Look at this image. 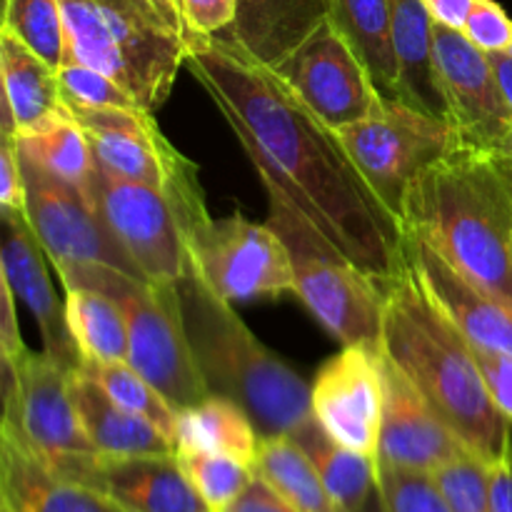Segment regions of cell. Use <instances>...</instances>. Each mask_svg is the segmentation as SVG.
<instances>
[{
    "mask_svg": "<svg viewBox=\"0 0 512 512\" xmlns=\"http://www.w3.org/2000/svg\"><path fill=\"white\" fill-rule=\"evenodd\" d=\"M260 433L233 400L210 395L203 403L178 410L175 453H218L255 465Z\"/></svg>",
    "mask_w": 512,
    "mask_h": 512,
    "instance_id": "cell-26",
    "label": "cell"
},
{
    "mask_svg": "<svg viewBox=\"0 0 512 512\" xmlns=\"http://www.w3.org/2000/svg\"><path fill=\"white\" fill-rule=\"evenodd\" d=\"M383 353L380 343L343 345L320 365L310 385L313 418L345 448L378 460L383 423Z\"/></svg>",
    "mask_w": 512,
    "mask_h": 512,
    "instance_id": "cell-16",
    "label": "cell"
},
{
    "mask_svg": "<svg viewBox=\"0 0 512 512\" xmlns=\"http://www.w3.org/2000/svg\"><path fill=\"white\" fill-rule=\"evenodd\" d=\"M65 290L85 288L118 300L128 320V363L178 413L210 398L193 358L178 283H148L98 263H63Z\"/></svg>",
    "mask_w": 512,
    "mask_h": 512,
    "instance_id": "cell-6",
    "label": "cell"
},
{
    "mask_svg": "<svg viewBox=\"0 0 512 512\" xmlns=\"http://www.w3.org/2000/svg\"><path fill=\"white\" fill-rule=\"evenodd\" d=\"M168 3H170V5H173V8H175V10H178V13H180V0H168ZM180 18H183V13H180Z\"/></svg>",
    "mask_w": 512,
    "mask_h": 512,
    "instance_id": "cell-48",
    "label": "cell"
},
{
    "mask_svg": "<svg viewBox=\"0 0 512 512\" xmlns=\"http://www.w3.org/2000/svg\"><path fill=\"white\" fill-rule=\"evenodd\" d=\"M15 140H18V148L35 163L85 190L93 175L95 155L83 125L70 115V110L53 115L33 128L18 130Z\"/></svg>",
    "mask_w": 512,
    "mask_h": 512,
    "instance_id": "cell-31",
    "label": "cell"
},
{
    "mask_svg": "<svg viewBox=\"0 0 512 512\" xmlns=\"http://www.w3.org/2000/svg\"><path fill=\"white\" fill-rule=\"evenodd\" d=\"M345 153L400 228L413 180L458 140L448 120L405 100L383 98L368 118L338 130Z\"/></svg>",
    "mask_w": 512,
    "mask_h": 512,
    "instance_id": "cell-8",
    "label": "cell"
},
{
    "mask_svg": "<svg viewBox=\"0 0 512 512\" xmlns=\"http://www.w3.org/2000/svg\"><path fill=\"white\" fill-rule=\"evenodd\" d=\"M435 73L448 123L463 143L512 155V105L490 55L463 30L433 23Z\"/></svg>",
    "mask_w": 512,
    "mask_h": 512,
    "instance_id": "cell-14",
    "label": "cell"
},
{
    "mask_svg": "<svg viewBox=\"0 0 512 512\" xmlns=\"http://www.w3.org/2000/svg\"><path fill=\"white\" fill-rule=\"evenodd\" d=\"M3 28L18 35L50 68L60 70L68 55L60 0H5Z\"/></svg>",
    "mask_w": 512,
    "mask_h": 512,
    "instance_id": "cell-33",
    "label": "cell"
},
{
    "mask_svg": "<svg viewBox=\"0 0 512 512\" xmlns=\"http://www.w3.org/2000/svg\"><path fill=\"white\" fill-rule=\"evenodd\" d=\"M383 353V350H380ZM383 423L378 463L405 470L435 473L450 460L470 453L458 435L435 415L428 400L383 355Z\"/></svg>",
    "mask_w": 512,
    "mask_h": 512,
    "instance_id": "cell-19",
    "label": "cell"
},
{
    "mask_svg": "<svg viewBox=\"0 0 512 512\" xmlns=\"http://www.w3.org/2000/svg\"><path fill=\"white\" fill-rule=\"evenodd\" d=\"M75 408L85 435L100 455H175V443L143 415L120 408L98 383L78 373L70 378Z\"/></svg>",
    "mask_w": 512,
    "mask_h": 512,
    "instance_id": "cell-23",
    "label": "cell"
},
{
    "mask_svg": "<svg viewBox=\"0 0 512 512\" xmlns=\"http://www.w3.org/2000/svg\"><path fill=\"white\" fill-rule=\"evenodd\" d=\"M300 448L308 453L318 468L330 498L338 512H360L365 500L378 488V460L370 455L355 453L345 445L335 443L328 433L313 420L300 433L293 435Z\"/></svg>",
    "mask_w": 512,
    "mask_h": 512,
    "instance_id": "cell-27",
    "label": "cell"
},
{
    "mask_svg": "<svg viewBox=\"0 0 512 512\" xmlns=\"http://www.w3.org/2000/svg\"><path fill=\"white\" fill-rule=\"evenodd\" d=\"M223 512H298L283 495L275 493L258 473L253 483L233 500Z\"/></svg>",
    "mask_w": 512,
    "mask_h": 512,
    "instance_id": "cell-42",
    "label": "cell"
},
{
    "mask_svg": "<svg viewBox=\"0 0 512 512\" xmlns=\"http://www.w3.org/2000/svg\"><path fill=\"white\" fill-rule=\"evenodd\" d=\"M378 488L388 512H453L433 473L378 463Z\"/></svg>",
    "mask_w": 512,
    "mask_h": 512,
    "instance_id": "cell-35",
    "label": "cell"
},
{
    "mask_svg": "<svg viewBox=\"0 0 512 512\" xmlns=\"http://www.w3.org/2000/svg\"><path fill=\"white\" fill-rule=\"evenodd\" d=\"M333 13V0H238L230 40L268 68H278Z\"/></svg>",
    "mask_w": 512,
    "mask_h": 512,
    "instance_id": "cell-22",
    "label": "cell"
},
{
    "mask_svg": "<svg viewBox=\"0 0 512 512\" xmlns=\"http://www.w3.org/2000/svg\"><path fill=\"white\" fill-rule=\"evenodd\" d=\"M185 248L195 273L228 303L295 293L290 253L268 223H250L240 213L208 215L185 233Z\"/></svg>",
    "mask_w": 512,
    "mask_h": 512,
    "instance_id": "cell-10",
    "label": "cell"
},
{
    "mask_svg": "<svg viewBox=\"0 0 512 512\" xmlns=\"http://www.w3.org/2000/svg\"><path fill=\"white\" fill-rule=\"evenodd\" d=\"M268 190V225L283 238L295 275V295L340 345L378 343L383 283L350 263L278 188Z\"/></svg>",
    "mask_w": 512,
    "mask_h": 512,
    "instance_id": "cell-7",
    "label": "cell"
},
{
    "mask_svg": "<svg viewBox=\"0 0 512 512\" xmlns=\"http://www.w3.org/2000/svg\"><path fill=\"white\" fill-rule=\"evenodd\" d=\"M508 53H510V55H512V48H510V50H508Z\"/></svg>",
    "mask_w": 512,
    "mask_h": 512,
    "instance_id": "cell-49",
    "label": "cell"
},
{
    "mask_svg": "<svg viewBox=\"0 0 512 512\" xmlns=\"http://www.w3.org/2000/svg\"><path fill=\"white\" fill-rule=\"evenodd\" d=\"M73 373L48 353L25 348L18 358L0 355L3 425L13 430L53 473L70 463L98 455L85 435L75 408Z\"/></svg>",
    "mask_w": 512,
    "mask_h": 512,
    "instance_id": "cell-9",
    "label": "cell"
},
{
    "mask_svg": "<svg viewBox=\"0 0 512 512\" xmlns=\"http://www.w3.org/2000/svg\"><path fill=\"white\" fill-rule=\"evenodd\" d=\"M490 512H512V440L490 463Z\"/></svg>",
    "mask_w": 512,
    "mask_h": 512,
    "instance_id": "cell-44",
    "label": "cell"
},
{
    "mask_svg": "<svg viewBox=\"0 0 512 512\" xmlns=\"http://www.w3.org/2000/svg\"><path fill=\"white\" fill-rule=\"evenodd\" d=\"M58 78L63 98L70 103L93 105V108H143L123 85L85 63L68 60L60 65Z\"/></svg>",
    "mask_w": 512,
    "mask_h": 512,
    "instance_id": "cell-37",
    "label": "cell"
},
{
    "mask_svg": "<svg viewBox=\"0 0 512 512\" xmlns=\"http://www.w3.org/2000/svg\"><path fill=\"white\" fill-rule=\"evenodd\" d=\"M0 208L25 213V178L13 133H0Z\"/></svg>",
    "mask_w": 512,
    "mask_h": 512,
    "instance_id": "cell-40",
    "label": "cell"
},
{
    "mask_svg": "<svg viewBox=\"0 0 512 512\" xmlns=\"http://www.w3.org/2000/svg\"><path fill=\"white\" fill-rule=\"evenodd\" d=\"M478 355L480 370L488 383L490 395H493L495 405L505 420L512 425V355L493 353V350H480L473 348Z\"/></svg>",
    "mask_w": 512,
    "mask_h": 512,
    "instance_id": "cell-41",
    "label": "cell"
},
{
    "mask_svg": "<svg viewBox=\"0 0 512 512\" xmlns=\"http://www.w3.org/2000/svg\"><path fill=\"white\" fill-rule=\"evenodd\" d=\"M378 343L475 458L490 465L503 455L512 440L510 423L490 395L478 355L435 308L405 255L398 273L383 283Z\"/></svg>",
    "mask_w": 512,
    "mask_h": 512,
    "instance_id": "cell-3",
    "label": "cell"
},
{
    "mask_svg": "<svg viewBox=\"0 0 512 512\" xmlns=\"http://www.w3.org/2000/svg\"><path fill=\"white\" fill-rule=\"evenodd\" d=\"M178 295L185 333L210 395L240 405L260 438L295 435L313 423L310 385L255 338L233 303L213 293L190 260Z\"/></svg>",
    "mask_w": 512,
    "mask_h": 512,
    "instance_id": "cell-4",
    "label": "cell"
},
{
    "mask_svg": "<svg viewBox=\"0 0 512 512\" xmlns=\"http://www.w3.org/2000/svg\"><path fill=\"white\" fill-rule=\"evenodd\" d=\"M68 55L123 85L145 110L168 100L190 30L168 0H60Z\"/></svg>",
    "mask_w": 512,
    "mask_h": 512,
    "instance_id": "cell-5",
    "label": "cell"
},
{
    "mask_svg": "<svg viewBox=\"0 0 512 512\" xmlns=\"http://www.w3.org/2000/svg\"><path fill=\"white\" fill-rule=\"evenodd\" d=\"M65 310L83 360L128 363V320L118 300L95 290L68 288Z\"/></svg>",
    "mask_w": 512,
    "mask_h": 512,
    "instance_id": "cell-30",
    "label": "cell"
},
{
    "mask_svg": "<svg viewBox=\"0 0 512 512\" xmlns=\"http://www.w3.org/2000/svg\"><path fill=\"white\" fill-rule=\"evenodd\" d=\"M0 512H125L90 485L53 473L0 425Z\"/></svg>",
    "mask_w": 512,
    "mask_h": 512,
    "instance_id": "cell-21",
    "label": "cell"
},
{
    "mask_svg": "<svg viewBox=\"0 0 512 512\" xmlns=\"http://www.w3.org/2000/svg\"><path fill=\"white\" fill-rule=\"evenodd\" d=\"M65 103L70 115L83 125L95 160L110 173L163 193L198 175V165L165 138L153 110Z\"/></svg>",
    "mask_w": 512,
    "mask_h": 512,
    "instance_id": "cell-15",
    "label": "cell"
},
{
    "mask_svg": "<svg viewBox=\"0 0 512 512\" xmlns=\"http://www.w3.org/2000/svg\"><path fill=\"white\" fill-rule=\"evenodd\" d=\"M400 250L435 308L465 335L473 348L512 355V310L470 283L418 235L403 233Z\"/></svg>",
    "mask_w": 512,
    "mask_h": 512,
    "instance_id": "cell-20",
    "label": "cell"
},
{
    "mask_svg": "<svg viewBox=\"0 0 512 512\" xmlns=\"http://www.w3.org/2000/svg\"><path fill=\"white\" fill-rule=\"evenodd\" d=\"M85 195L150 283H178L183 278L188 248L168 193L120 178L95 160Z\"/></svg>",
    "mask_w": 512,
    "mask_h": 512,
    "instance_id": "cell-11",
    "label": "cell"
},
{
    "mask_svg": "<svg viewBox=\"0 0 512 512\" xmlns=\"http://www.w3.org/2000/svg\"><path fill=\"white\" fill-rule=\"evenodd\" d=\"M180 13L190 35H218L233 28L238 0H180Z\"/></svg>",
    "mask_w": 512,
    "mask_h": 512,
    "instance_id": "cell-39",
    "label": "cell"
},
{
    "mask_svg": "<svg viewBox=\"0 0 512 512\" xmlns=\"http://www.w3.org/2000/svg\"><path fill=\"white\" fill-rule=\"evenodd\" d=\"M400 233L423 238L512 310V158L455 140L410 185Z\"/></svg>",
    "mask_w": 512,
    "mask_h": 512,
    "instance_id": "cell-2",
    "label": "cell"
},
{
    "mask_svg": "<svg viewBox=\"0 0 512 512\" xmlns=\"http://www.w3.org/2000/svg\"><path fill=\"white\" fill-rule=\"evenodd\" d=\"M490 63H493L495 73H498L500 85H503L505 95H508L512 105V55L510 53H488Z\"/></svg>",
    "mask_w": 512,
    "mask_h": 512,
    "instance_id": "cell-46",
    "label": "cell"
},
{
    "mask_svg": "<svg viewBox=\"0 0 512 512\" xmlns=\"http://www.w3.org/2000/svg\"><path fill=\"white\" fill-rule=\"evenodd\" d=\"M80 373L88 375L93 383H98L120 408L130 410L135 415H143L150 423L158 425L165 435L175 443V413L163 395L138 373L130 363H88L83 360Z\"/></svg>",
    "mask_w": 512,
    "mask_h": 512,
    "instance_id": "cell-32",
    "label": "cell"
},
{
    "mask_svg": "<svg viewBox=\"0 0 512 512\" xmlns=\"http://www.w3.org/2000/svg\"><path fill=\"white\" fill-rule=\"evenodd\" d=\"M0 285H3V295H0V300H3V308H0V355L15 360L28 345L20 335L18 310H15L18 298H15L13 288L3 280V275H0Z\"/></svg>",
    "mask_w": 512,
    "mask_h": 512,
    "instance_id": "cell-43",
    "label": "cell"
},
{
    "mask_svg": "<svg viewBox=\"0 0 512 512\" xmlns=\"http://www.w3.org/2000/svg\"><path fill=\"white\" fill-rule=\"evenodd\" d=\"M360 512H388L383 495H380V488H375L373 493H370V498L365 500V505L360 508Z\"/></svg>",
    "mask_w": 512,
    "mask_h": 512,
    "instance_id": "cell-47",
    "label": "cell"
},
{
    "mask_svg": "<svg viewBox=\"0 0 512 512\" xmlns=\"http://www.w3.org/2000/svg\"><path fill=\"white\" fill-rule=\"evenodd\" d=\"M463 33L485 53H508L512 48V18L495 0H475Z\"/></svg>",
    "mask_w": 512,
    "mask_h": 512,
    "instance_id": "cell-38",
    "label": "cell"
},
{
    "mask_svg": "<svg viewBox=\"0 0 512 512\" xmlns=\"http://www.w3.org/2000/svg\"><path fill=\"white\" fill-rule=\"evenodd\" d=\"M273 70L335 133L368 118L385 98L368 65L330 18Z\"/></svg>",
    "mask_w": 512,
    "mask_h": 512,
    "instance_id": "cell-13",
    "label": "cell"
},
{
    "mask_svg": "<svg viewBox=\"0 0 512 512\" xmlns=\"http://www.w3.org/2000/svg\"><path fill=\"white\" fill-rule=\"evenodd\" d=\"M433 475L453 512H490V465L485 460L465 453Z\"/></svg>",
    "mask_w": 512,
    "mask_h": 512,
    "instance_id": "cell-36",
    "label": "cell"
},
{
    "mask_svg": "<svg viewBox=\"0 0 512 512\" xmlns=\"http://www.w3.org/2000/svg\"><path fill=\"white\" fill-rule=\"evenodd\" d=\"M253 468L298 512H338L318 468L293 435L260 438Z\"/></svg>",
    "mask_w": 512,
    "mask_h": 512,
    "instance_id": "cell-29",
    "label": "cell"
},
{
    "mask_svg": "<svg viewBox=\"0 0 512 512\" xmlns=\"http://www.w3.org/2000/svg\"><path fill=\"white\" fill-rule=\"evenodd\" d=\"M390 35L398 58V100L448 120L435 73L433 23L423 0H388Z\"/></svg>",
    "mask_w": 512,
    "mask_h": 512,
    "instance_id": "cell-24",
    "label": "cell"
},
{
    "mask_svg": "<svg viewBox=\"0 0 512 512\" xmlns=\"http://www.w3.org/2000/svg\"><path fill=\"white\" fill-rule=\"evenodd\" d=\"M0 78L3 103L13 115L15 133L68 110L58 70L50 68L8 28H0Z\"/></svg>",
    "mask_w": 512,
    "mask_h": 512,
    "instance_id": "cell-25",
    "label": "cell"
},
{
    "mask_svg": "<svg viewBox=\"0 0 512 512\" xmlns=\"http://www.w3.org/2000/svg\"><path fill=\"white\" fill-rule=\"evenodd\" d=\"M510 158H512V155H510Z\"/></svg>",
    "mask_w": 512,
    "mask_h": 512,
    "instance_id": "cell-50",
    "label": "cell"
},
{
    "mask_svg": "<svg viewBox=\"0 0 512 512\" xmlns=\"http://www.w3.org/2000/svg\"><path fill=\"white\" fill-rule=\"evenodd\" d=\"M180 465L195 493L205 500L210 512H223L253 483L255 468L238 458L218 453H178Z\"/></svg>",
    "mask_w": 512,
    "mask_h": 512,
    "instance_id": "cell-34",
    "label": "cell"
},
{
    "mask_svg": "<svg viewBox=\"0 0 512 512\" xmlns=\"http://www.w3.org/2000/svg\"><path fill=\"white\" fill-rule=\"evenodd\" d=\"M185 65L238 135L265 188L283 190L350 263L388 283L403 263V233L338 133L230 38L193 35Z\"/></svg>",
    "mask_w": 512,
    "mask_h": 512,
    "instance_id": "cell-1",
    "label": "cell"
},
{
    "mask_svg": "<svg viewBox=\"0 0 512 512\" xmlns=\"http://www.w3.org/2000/svg\"><path fill=\"white\" fill-rule=\"evenodd\" d=\"M20 153L25 178V218L43 243L50 263H98L148 280L108 228L83 188L58 178ZM150 283V280H148Z\"/></svg>",
    "mask_w": 512,
    "mask_h": 512,
    "instance_id": "cell-12",
    "label": "cell"
},
{
    "mask_svg": "<svg viewBox=\"0 0 512 512\" xmlns=\"http://www.w3.org/2000/svg\"><path fill=\"white\" fill-rule=\"evenodd\" d=\"M0 225H3L0 275L13 288L18 303H23L38 323L45 353L75 375L83 365V355L70 333L65 303L60 305L58 293L50 283L48 253L25 213L0 208Z\"/></svg>",
    "mask_w": 512,
    "mask_h": 512,
    "instance_id": "cell-17",
    "label": "cell"
},
{
    "mask_svg": "<svg viewBox=\"0 0 512 512\" xmlns=\"http://www.w3.org/2000/svg\"><path fill=\"white\" fill-rule=\"evenodd\" d=\"M423 3L435 23H443L453 30H463L475 0H423Z\"/></svg>",
    "mask_w": 512,
    "mask_h": 512,
    "instance_id": "cell-45",
    "label": "cell"
},
{
    "mask_svg": "<svg viewBox=\"0 0 512 512\" xmlns=\"http://www.w3.org/2000/svg\"><path fill=\"white\" fill-rule=\"evenodd\" d=\"M330 20L368 65L380 93L398 100V58L390 35L388 0H333Z\"/></svg>",
    "mask_w": 512,
    "mask_h": 512,
    "instance_id": "cell-28",
    "label": "cell"
},
{
    "mask_svg": "<svg viewBox=\"0 0 512 512\" xmlns=\"http://www.w3.org/2000/svg\"><path fill=\"white\" fill-rule=\"evenodd\" d=\"M63 478L90 485L125 512H210L175 455H90L70 463Z\"/></svg>",
    "mask_w": 512,
    "mask_h": 512,
    "instance_id": "cell-18",
    "label": "cell"
}]
</instances>
